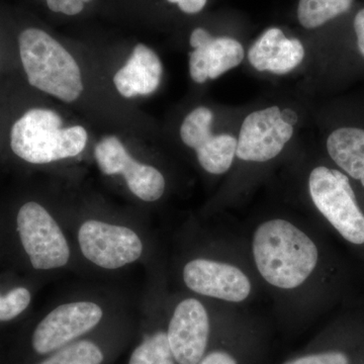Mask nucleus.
Here are the masks:
<instances>
[{
  "instance_id": "nucleus-1",
  "label": "nucleus",
  "mask_w": 364,
  "mask_h": 364,
  "mask_svg": "<svg viewBox=\"0 0 364 364\" xmlns=\"http://www.w3.org/2000/svg\"><path fill=\"white\" fill-rule=\"evenodd\" d=\"M258 272L268 284L293 289L312 274L318 262L317 246L291 223L273 219L262 223L253 237Z\"/></svg>"
},
{
  "instance_id": "nucleus-2",
  "label": "nucleus",
  "mask_w": 364,
  "mask_h": 364,
  "mask_svg": "<svg viewBox=\"0 0 364 364\" xmlns=\"http://www.w3.org/2000/svg\"><path fill=\"white\" fill-rule=\"evenodd\" d=\"M20 54L28 82L65 102L83 91L77 62L54 38L40 28H26L18 38Z\"/></svg>"
},
{
  "instance_id": "nucleus-3",
  "label": "nucleus",
  "mask_w": 364,
  "mask_h": 364,
  "mask_svg": "<svg viewBox=\"0 0 364 364\" xmlns=\"http://www.w3.org/2000/svg\"><path fill=\"white\" fill-rule=\"evenodd\" d=\"M56 112L33 109L26 112L11 129V146L14 154L33 164H46L77 156L87 142L81 126L63 129Z\"/></svg>"
},
{
  "instance_id": "nucleus-4",
  "label": "nucleus",
  "mask_w": 364,
  "mask_h": 364,
  "mask_svg": "<svg viewBox=\"0 0 364 364\" xmlns=\"http://www.w3.org/2000/svg\"><path fill=\"white\" fill-rule=\"evenodd\" d=\"M314 205L344 239L364 243V215L348 177L336 169L318 166L309 176Z\"/></svg>"
},
{
  "instance_id": "nucleus-5",
  "label": "nucleus",
  "mask_w": 364,
  "mask_h": 364,
  "mask_svg": "<svg viewBox=\"0 0 364 364\" xmlns=\"http://www.w3.org/2000/svg\"><path fill=\"white\" fill-rule=\"evenodd\" d=\"M294 112L277 105L250 112L237 136L236 156L246 162H267L279 156L293 139Z\"/></svg>"
},
{
  "instance_id": "nucleus-6",
  "label": "nucleus",
  "mask_w": 364,
  "mask_h": 364,
  "mask_svg": "<svg viewBox=\"0 0 364 364\" xmlns=\"http://www.w3.org/2000/svg\"><path fill=\"white\" fill-rule=\"evenodd\" d=\"M21 245L33 267L39 270L64 267L70 249L63 232L44 207L38 203H25L16 218Z\"/></svg>"
},
{
  "instance_id": "nucleus-7",
  "label": "nucleus",
  "mask_w": 364,
  "mask_h": 364,
  "mask_svg": "<svg viewBox=\"0 0 364 364\" xmlns=\"http://www.w3.org/2000/svg\"><path fill=\"white\" fill-rule=\"evenodd\" d=\"M78 241L86 259L105 269L135 262L143 252L142 241L133 230L95 220L80 227Z\"/></svg>"
},
{
  "instance_id": "nucleus-8",
  "label": "nucleus",
  "mask_w": 364,
  "mask_h": 364,
  "mask_svg": "<svg viewBox=\"0 0 364 364\" xmlns=\"http://www.w3.org/2000/svg\"><path fill=\"white\" fill-rule=\"evenodd\" d=\"M102 308L90 301L65 304L53 310L39 323L33 335V347L47 354L66 346L90 331L102 320Z\"/></svg>"
},
{
  "instance_id": "nucleus-9",
  "label": "nucleus",
  "mask_w": 364,
  "mask_h": 364,
  "mask_svg": "<svg viewBox=\"0 0 364 364\" xmlns=\"http://www.w3.org/2000/svg\"><path fill=\"white\" fill-rule=\"evenodd\" d=\"M95 156L102 173L122 174L129 189L140 200L155 202L164 193L165 179L161 172L136 161L117 136L102 139L95 147Z\"/></svg>"
},
{
  "instance_id": "nucleus-10",
  "label": "nucleus",
  "mask_w": 364,
  "mask_h": 364,
  "mask_svg": "<svg viewBox=\"0 0 364 364\" xmlns=\"http://www.w3.org/2000/svg\"><path fill=\"white\" fill-rule=\"evenodd\" d=\"M210 336L207 310L195 299L182 301L170 320L167 337L178 364H198L205 355Z\"/></svg>"
},
{
  "instance_id": "nucleus-11",
  "label": "nucleus",
  "mask_w": 364,
  "mask_h": 364,
  "mask_svg": "<svg viewBox=\"0 0 364 364\" xmlns=\"http://www.w3.org/2000/svg\"><path fill=\"white\" fill-rule=\"evenodd\" d=\"M186 287L196 294L240 303L251 291L250 280L238 267L228 263L195 259L184 267Z\"/></svg>"
},
{
  "instance_id": "nucleus-12",
  "label": "nucleus",
  "mask_w": 364,
  "mask_h": 364,
  "mask_svg": "<svg viewBox=\"0 0 364 364\" xmlns=\"http://www.w3.org/2000/svg\"><path fill=\"white\" fill-rule=\"evenodd\" d=\"M306 56L303 43L287 38L279 28H269L249 48L250 65L259 72L287 75L301 65Z\"/></svg>"
},
{
  "instance_id": "nucleus-13",
  "label": "nucleus",
  "mask_w": 364,
  "mask_h": 364,
  "mask_svg": "<svg viewBox=\"0 0 364 364\" xmlns=\"http://www.w3.org/2000/svg\"><path fill=\"white\" fill-rule=\"evenodd\" d=\"M162 73L161 60L156 53L147 46L139 44L126 65L117 72L114 83L124 97L148 95L159 87Z\"/></svg>"
},
{
  "instance_id": "nucleus-14",
  "label": "nucleus",
  "mask_w": 364,
  "mask_h": 364,
  "mask_svg": "<svg viewBox=\"0 0 364 364\" xmlns=\"http://www.w3.org/2000/svg\"><path fill=\"white\" fill-rule=\"evenodd\" d=\"M189 43L193 49L202 47L205 50L210 80L236 68L245 58V51L239 41L230 37H213L203 28L193 31Z\"/></svg>"
},
{
  "instance_id": "nucleus-15",
  "label": "nucleus",
  "mask_w": 364,
  "mask_h": 364,
  "mask_svg": "<svg viewBox=\"0 0 364 364\" xmlns=\"http://www.w3.org/2000/svg\"><path fill=\"white\" fill-rule=\"evenodd\" d=\"M333 161L364 188V130L342 127L330 134L326 143Z\"/></svg>"
},
{
  "instance_id": "nucleus-16",
  "label": "nucleus",
  "mask_w": 364,
  "mask_h": 364,
  "mask_svg": "<svg viewBox=\"0 0 364 364\" xmlns=\"http://www.w3.org/2000/svg\"><path fill=\"white\" fill-rule=\"evenodd\" d=\"M237 136L231 134H212L196 150L198 163L205 171L215 176L226 173L236 156Z\"/></svg>"
},
{
  "instance_id": "nucleus-17",
  "label": "nucleus",
  "mask_w": 364,
  "mask_h": 364,
  "mask_svg": "<svg viewBox=\"0 0 364 364\" xmlns=\"http://www.w3.org/2000/svg\"><path fill=\"white\" fill-rule=\"evenodd\" d=\"M354 0H299L298 21L303 28H320L348 11Z\"/></svg>"
},
{
  "instance_id": "nucleus-18",
  "label": "nucleus",
  "mask_w": 364,
  "mask_h": 364,
  "mask_svg": "<svg viewBox=\"0 0 364 364\" xmlns=\"http://www.w3.org/2000/svg\"><path fill=\"white\" fill-rule=\"evenodd\" d=\"M214 112L207 107H198L182 122L181 138L184 145L196 150L212 135Z\"/></svg>"
},
{
  "instance_id": "nucleus-19",
  "label": "nucleus",
  "mask_w": 364,
  "mask_h": 364,
  "mask_svg": "<svg viewBox=\"0 0 364 364\" xmlns=\"http://www.w3.org/2000/svg\"><path fill=\"white\" fill-rule=\"evenodd\" d=\"M167 333L157 332L148 337L132 353L129 364H176Z\"/></svg>"
},
{
  "instance_id": "nucleus-20",
  "label": "nucleus",
  "mask_w": 364,
  "mask_h": 364,
  "mask_svg": "<svg viewBox=\"0 0 364 364\" xmlns=\"http://www.w3.org/2000/svg\"><path fill=\"white\" fill-rule=\"evenodd\" d=\"M104 354L93 342L83 340L58 349L51 358L40 364H100Z\"/></svg>"
},
{
  "instance_id": "nucleus-21",
  "label": "nucleus",
  "mask_w": 364,
  "mask_h": 364,
  "mask_svg": "<svg viewBox=\"0 0 364 364\" xmlns=\"http://www.w3.org/2000/svg\"><path fill=\"white\" fill-rule=\"evenodd\" d=\"M31 293L25 287H16L6 296H0V322L18 317L30 305Z\"/></svg>"
},
{
  "instance_id": "nucleus-22",
  "label": "nucleus",
  "mask_w": 364,
  "mask_h": 364,
  "mask_svg": "<svg viewBox=\"0 0 364 364\" xmlns=\"http://www.w3.org/2000/svg\"><path fill=\"white\" fill-rule=\"evenodd\" d=\"M284 364H350V360L344 352L326 351L291 359Z\"/></svg>"
},
{
  "instance_id": "nucleus-23",
  "label": "nucleus",
  "mask_w": 364,
  "mask_h": 364,
  "mask_svg": "<svg viewBox=\"0 0 364 364\" xmlns=\"http://www.w3.org/2000/svg\"><path fill=\"white\" fill-rule=\"evenodd\" d=\"M198 364H238L236 359L227 351L217 350L203 356Z\"/></svg>"
},
{
  "instance_id": "nucleus-24",
  "label": "nucleus",
  "mask_w": 364,
  "mask_h": 364,
  "mask_svg": "<svg viewBox=\"0 0 364 364\" xmlns=\"http://www.w3.org/2000/svg\"><path fill=\"white\" fill-rule=\"evenodd\" d=\"M167 1L178 4L179 9L183 13L195 14L203 11L208 0H167Z\"/></svg>"
},
{
  "instance_id": "nucleus-25",
  "label": "nucleus",
  "mask_w": 364,
  "mask_h": 364,
  "mask_svg": "<svg viewBox=\"0 0 364 364\" xmlns=\"http://www.w3.org/2000/svg\"><path fill=\"white\" fill-rule=\"evenodd\" d=\"M354 31L358 38L359 52L364 57V9L359 11L354 18Z\"/></svg>"
},
{
  "instance_id": "nucleus-26",
  "label": "nucleus",
  "mask_w": 364,
  "mask_h": 364,
  "mask_svg": "<svg viewBox=\"0 0 364 364\" xmlns=\"http://www.w3.org/2000/svg\"><path fill=\"white\" fill-rule=\"evenodd\" d=\"M83 9H85V2L81 0H63L60 13L67 16H75L80 14Z\"/></svg>"
},
{
  "instance_id": "nucleus-27",
  "label": "nucleus",
  "mask_w": 364,
  "mask_h": 364,
  "mask_svg": "<svg viewBox=\"0 0 364 364\" xmlns=\"http://www.w3.org/2000/svg\"><path fill=\"white\" fill-rule=\"evenodd\" d=\"M63 0H47V6L54 13H60Z\"/></svg>"
},
{
  "instance_id": "nucleus-28",
  "label": "nucleus",
  "mask_w": 364,
  "mask_h": 364,
  "mask_svg": "<svg viewBox=\"0 0 364 364\" xmlns=\"http://www.w3.org/2000/svg\"><path fill=\"white\" fill-rule=\"evenodd\" d=\"M81 1H82V2H90V1H91V0H81Z\"/></svg>"
}]
</instances>
